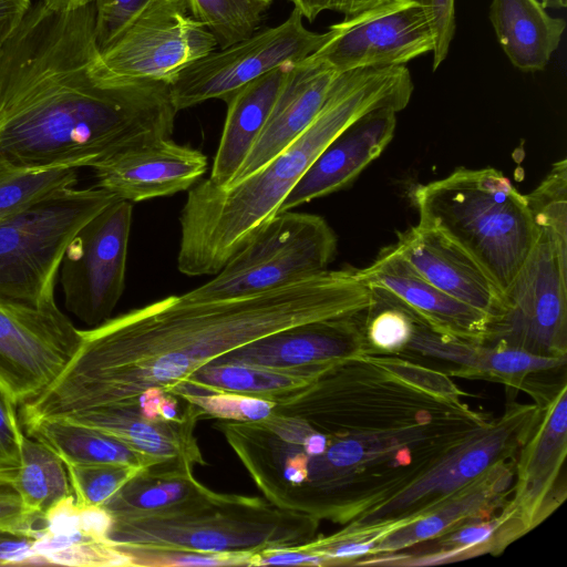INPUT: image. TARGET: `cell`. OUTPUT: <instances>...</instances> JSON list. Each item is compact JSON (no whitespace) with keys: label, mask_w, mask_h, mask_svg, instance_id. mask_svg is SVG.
<instances>
[{"label":"cell","mask_w":567,"mask_h":567,"mask_svg":"<svg viewBox=\"0 0 567 567\" xmlns=\"http://www.w3.org/2000/svg\"><path fill=\"white\" fill-rule=\"evenodd\" d=\"M447 373L395 354L332 362L275 399L257 456L286 511L347 525L483 427Z\"/></svg>","instance_id":"6da1fadb"},{"label":"cell","mask_w":567,"mask_h":567,"mask_svg":"<svg viewBox=\"0 0 567 567\" xmlns=\"http://www.w3.org/2000/svg\"><path fill=\"white\" fill-rule=\"evenodd\" d=\"M370 287L355 269L324 270L272 290L215 301L168 296L80 330L58 378L21 408L28 422L104 409L131 420L147 393L172 394L214 360L293 326L362 312Z\"/></svg>","instance_id":"7a4b0ae2"},{"label":"cell","mask_w":567,"mask_h":567,"mask_svg":"<svg viewBox=\"0 0 567 567\" xmlns=\"http://www.w3.org/2000/svg\"><path fill=\"white\" fill-rule=\"evenodd\" d=\"M95 1L31 7L0 53V163L92 167L126 150L172 137L169 83H111L99 55Z\"/></svg>","instance_id":"3957f363"},{"label":"cell","mask_w":567,"mask_h":567,"mask_svg":"<svg viewBox=\"0 0 567 567\" xmlns=\"http://www.w3.org/2000/svg\"><path fill=\"white\" fill-rule=\"evenodd\" d=\"M413 92L405 65L339 73L308 127L264 166L227 187L208 178L188 190L179 216L177 268L216 275L279 208L318 155L367 113L405 109Z\"/></svg>","instance_id":"277c9868"},{"label":"cell","mask_w":567,"mask_h":567,"mask_svg":"<svg viewBox=\"0 0 567 567\" xmlns=\"http://www.w3.org/2000/svg\"><path fill=\"white\" fill-rule=\"evenodd\" d=\"M111 543L125 553L248 555L305 544L319 520L264 497L203 492L168 508L112 518Z\"/></svg>","instance_id":"5b68a950"},{"label":"cell","mask_w":567,"mask_h":567,"mask_svg":"<svg viewBox=\"0 0 567 567\" xmlns=\"http://www.w3.org/2000/svg\"><path fill=\"white\" fill-rule=\"evenodd\" d=\"M412 200L420 225L464 248L504 291L539 236L526 195L493 167H458L416 186Z\"/></svg>","instance_id":"8992f818"},{"label":"cell","mask_w":567,"mask_h":567,"mask_svg":"<svg viewBox=\"0 0 567 567\" xmlns=\"http://www.w3.org/2000/svg\"><path fill=\"white\" fill-rule=\"evenodd\" d=\"M116 199L96 186L72 187L0 220V297L34 306L54 301L55 280L69 243Z\"/></svg>","instance_id":"52a82bcc"},{"label":"cell","mask_w":567,"mask_h":567,"mask_svg":"<svg viewBox=\"0 0 567 567\" xmlns=\"http://www.w3.org/2000/svg\"><path fill=\"white\" fill-rule=\"evenodd\" d=\"M538 415L536 402L509 401L501 416L489 419L391 498L342 529L381 539L423 517L492 465L516 458Z\"/></svg>","instance_id":"ba28073f"},{"label":"cell","mask_w":567,"mask_h":567,"mask_svg":"<svg viewBox=\"0 0 567 567\" xmlns=\"http://www.w3.org/2000/svg\"><path fill=\"white\" fill-rule=\"evenodd\" d=\"M337 236L316 214L286 210L269 219L204 285L187 291L183 302L250 296L312 277L328 269Z\"/></svg>","instance_id":"9c48e42d"},{"label":"cell","mask_w":567,"mask_h":567,"mask_svg":"<svg viewBox=\"0 0 567 567\" xmlns=\"http://www.w3.org/2000/svg\"><path fill=\"white\" fill-rule=\"evenodd\" d=\"M503 298V309L489 320L483 344L567 357V235L539 227Z\"/></svg>","instance_id":"30bf717a"},{"label":"cell","mask_w":567,"mask_h":567,"mask_svg":"<svg viewBox=\"0 0 567 567\" xmlns=\"http://www.w3.org/2000/svg\"><path fill=\"white\" fill-rule=\"evenodd\" d=\"M303 19L293 8L281 23L258 28L249 37L216 48L184 69L169 84L175 110L214 99L225 102L254 80L315 53L327 41L328 32L307 29Z\"/></svg>","instance_id":"8fae6325"},{"label":"cell","mask_w":567,"mask_h":567,"mask_svg":"<svg viewBox=\"0 0 567 567\" xmlns=\"http://www.w3.org/2000/svg\"><path fill=\"white\" fill-rule=\"evenodd\" d=\"M217 48L183 0H159L138 16L94 62L104 82H171Z\"/></svg>","instance_id":"7c38bea8"},{"label":"cell","mask_w":567,"mask_h":567,"mask_svg":"<svg viewBox=\"0 0 567 567\" xmlns=\"http://www.w3.org/2000/svg\"><path fill=\"white\" fill-rule=\"evenodd\" d=\"M132 203L116 199L72 238L59 272L68 311L89 327L109 318L125 288Z\"/></svg>","instance_id":"4fadbf2b"},{"label":"cell","mask_w":567,"mask_h":567,"mask_svg":"<svg viewBox=\"0 0 567 567\" xmlns=\"http://www.w3.org/2000/svg\"><path fill=\"white\" fill-rule=\"evenodd\" d=\"M81 341L55 300L34 306L0 297V386L17 405L39 396Z\"/></svg>","instance_id":"5bb4252c"},{"label":"cell","mask_w":567,"mask_h":567,"mask_svg":"<svg viewBox=\"0 0 567 567\" xmlns=\"http://www.w3.org/2000/svg\"><path fill=\"white\" fill-rule=\"evenodd\" d=\"M327 41L310 55L337 73L405 65L432 53L435 35L414 0H384L330 25Z\"/></svg>","instance_id":"9a60e30c"},{"label":"cell","mask_w":567,"mask_h":567,"mask_svg":"<svg viewBox=\"0 0 567 567\" xmlns=\"http://www.w3.org/2000/svg\"><path fill=\"white\" fill-rule=\"evenodd\" d=\"M539 415L515 461L507 503L526 532L543 523L566 498L567 384L564 381L534 399Z\"/></svg>","instance_id":"2e32d148"},{"label":"cell","mask_w":567,"mask_h":567,"mask_svg":"<svg viewBox=\"0 0 567 567\" xmlns=\"http://www.w3.org/2000/svg\"><path fill=\"white\" fill-rule=\"evenodd\" d=\"M365 311L286 328L210 363L286 369L374 353L365 338Z\"/></svg>","instance_id":"e0dca14e"},{"label":"cell","mask_w":567,"mask_h":567,"mask_svg":"<svg viewBox=\"0 0 567 567\" xmlns=\"http://www.w3.org/2000/svg\"><path fill=\"white\" fill-rule=\"evenodd\" d=\"M207 165L203 152L168 137L121 152L92 169L96 187L136 203L189 189Z\"/></svg>","instance_id":"ac0fdd59"},{"label":"cell","mask_w":567,"mask_h":567,"mask_svg":"<svg viewBox=\"0 0 567 567\" xmlns=\"http://www.w3.org/2000/svg\"><path fill=\"white\" fill-rule=\"evenodd\" d=\"M398 252L436 288L489 317L503 309V292L488 272L441 230L412 226L398 235Z\"/></svg>","instance_id":"d6986e66"},{"label":"cell","mask_w":567,"mask_h":567,"mask_svg":"<svg viewBox=\"0 0 567 567\" xmlns=\"http://www.w3.org/2000/svg\"><path fill=\"white\" fill-rule=\"evenodd\" d=\"M355 271L367 285L393 293L433 330L482 343L489 317L436 288L394 246L382 249L371 265Z\"/></svg>","instance_id":"ffe728a7"},{"label":"cell","mask_w":567,"mask_h":567,"mask_svg":"<svg viewBox=\"0 0 567 567\" xmlns=\"http://www.w3.org/2000/svg\"><path fill=\"white\" fill-rule=\"evenodd\" d=\"M396 113L391 107H382L351 124L312 162L278 213L291 210L351 184L392 141Z\"/></svg>","instance_id":"44dd1931"},{"label":"cell","mask_w":567,"mask_h":567,"mask_svg":"<svg viewBox=\"0 0 567 567\" xmlns=\"http://www.w3.org/2000/svg\"><path fill=\"white\" fill-rule=\"evenodd\" d=\"M414 329L404 352L437 359L454 365L449 375L499 382L509 389L530 392L534 374L565 367L567 357H540L523 350L486 346L442 334L415 313Z\"/></svg>","instance_id":"7402d4cb"},{"label":"cell","mask_w":567,"mask_h":567,"mask_svg":"<svg viewBox=\"0 0 567 567\" xmlns=\"http://www.w3.org/2000/svg\"><path fill=\"white\" fill-rule=\"evenodd\" d=\"M338 74L310 55L288 68L259 137L228 186L264 166L308 127Z\"/></svg>","instance_id":"603a6c76"},{"label":"cell","mask_w":567,"mask_h":567,"mask_svg":"<svg viewBox=\"0 0 567 567\" xmlns=\"http://www.w3.org/2000/svg\"><path fill=\"white\" fill-rule=\"evenodd\" d=\"M515 461L516 458H512L492 465L423 517L388 533L378 542L369 557L401 553L464 524L497 514L511 498Z\"/></svg>","instance_id":"cb8c5ba5"},{"label":"cell","mask_w":567,"mask_h":567,"mask_svg":"<svg viewBox=\"0 0 567 567\" xmlns=\"http://www.w3.org/2000/svg\"><path fill=\"white\" fill-rule=\"evenodd\" d=\"M281 66L254 80L234 94L208 179L226 187L259 137L285 81L288 68Z\"/></svg>","instance_id":"d4e9b609"},{"label":"cell","mask_w":567,"mask_h":567,"mask_svg":"<svg viewBox=\"0 0 567 567\" xmlns=\"http://www.w3.org/2000/svg\"><path fill=\"white\" fill-rule=\"evenodd\" d=\"M488 17L503 51L523 72L546 68L566 28L540 0H492Z\"/></svg>","instance_id":"484cf974"},{"label":"cell","mask_w":567,"mask_h":567,"mask_svg":"<svg viewBox=\"0 0 567 567\" xmlns=\"http://www.w3.org/2000/svg\"><path fill=\"white\" fill-rule=\"evenodd\" d=\"M508 503V502H507ZM527 532L507 504L497 514L464 524L440 537L430 548L419 555L398 553L374 556L368 565L432 566L454 563L481 555H497Z\"/></svg>","instance_id":"4316f807"},{"label":"cell","mask_w":567,"mask_h":567,"mask_svg":"<svg viewBox=\"0 0 567 567\" xmlns=\"http://www.w3.org/2000/svg\"><path fill=\"white\" fill-rule=\"evenodd\" d=\"M328 364L270 369L209 363L187 378L172 394L182 401L190 395L209 393H237L274 400L307 384Z\"/></svg>","instance_id":"83f0119b"},{"label":"cell","mask_w":567,"mask_h":567,"mask_svg":"<svg viewBox=\"0 0 567 567\" xmlns=\"http://www.w3.org/2000/svg\"><path fill=\"white\" fill-rule=\"evenodd\" d=\"M25 434L55 452L63 463L124 464L147 470L146 460L120 441L62 417H48L24 425Z\"/></svg>","instance_id":"f1b7e54d"},{"label":"cell","mask_w":567,"mask_h":567,"mask_svg":"<svg viewBox=\"0 0 567 567\" xmlns=\"http://www.w3.org/2000/svg\"><path fill=\"white\" fill-rule=\"evenodd\" d=\"M16 487L24 508L39 517L73 495L63 461L49 446L24 435Z\"/></svg>","instance_id":"f546056e"},{"label":"cell","mask_w":567,"mask_h":567,"mask_svg":"<svg viewBox=\"0 0 567 567\" xmlns=\"http://www.w3.org/2000/svg\"><path fill=\"white\" fill-rule=\"evenodd\" d=\"M206 488L193 473L141 471L102 507L112 518L168 508Z\"/></svg>","instance_id":"4dcf8cb0"},{"label":"cell","mask_w":567,"mask_h":567,"mask_svg":"<svg viewBox=\"0 0 567 567\" xmlns=\"http://www.w3.org/2000/svg\"><path fill=\"white\" fill-rule=\"evenodd\" d=\"M30 565L78 567L133 566L130 555L111 540H101L81 527L43 532L32 544Z\"/></svg>","instance_id":"1f68e13d"},{"label":"cell","mask_w":567,"mask_h":567,"mask_svg":"<svg viewBox=\"0 0 567 567\" xmlns=\"http://www.w3.org/2000/svg\"><path fill=\"white\" fill-rule=\"evenodd\" d=\"M78 167L29 168L0 163V220L78 184Z\"/></svg>","instance_id":"d6a6232c"},{"label":"cell","mask_w":567,"mask_h":567,"mask_svg":"<svg viewBox=\"0 0 567 567\" xmlns=\"http://www.w3.org/2000/svg\"><path fill=\"white\" fill-rule=\"evenodd\" d=\"M189 14L215 38L217 48L249 37L274 0H183Z\"/></svg>","instance_id":"836d02e7"},{"label":"cell","mask_w":567,"mask_h":567,"mask_svg":"<svg viewBox=\"0 0 567 567\" xmlns=\"http://www.w3.org/2000/svg\"><path fill=\"white\" fill-rule=\"evenodd\" d=\"M369 287L372 296L365 311L369 347L374 353H403L413 333L414 313L390 291L378 286Z\"/></svg>","instance_id":"e575fe53"},{"label":"cell","mask_w":567,"mask_h":567,"mask_svg":"<svg viewBox=\"0 0 567 567\" xmlns=\"http://www.w3.org/2000/svg\"><path fill=\"white\" fill-rule=\"evenodd\" d=\"M74 503L79 507H102L142 468L112 463L73 464L64 463Z\"/></svg>","instance_id":"d590c367"},{"label":"cell","mask_w":567,"mask_h":567,"mask_svg":"<svg viewBox=\"0 0 567 567\" xmlns=\"http://www.w3.org/2000/svg\"><path fill=\"white\" fill-rule=\"evenodd\" d=\"M183 401L197 405L204 417L228 421H254L267 417L275 401L237 393L190 395Z\"/></svg>","instance_id":"8d00e7d4"},{"label":"cell","mask_w":567,"mask_h":567,"mask_svg":"<svg viewBox=\"0 0 567 567\" xmlns=\"http://www.w3.org/2000/svg\"><path fill=\"white\" fill-rule=\"evenodd\" d=\"M159 0H95V39L106 49L138 16Z\"/></svg>","instance_id":"74e56055"},{"label":"cell","mask_w":567,"mask_h":567,"mask_svg":"<svg viewBox=\"0 0 567 567\" xmlns=\"http://www.w3.org/2000/svg\"><path fill=\"white\" fill-rule=\"evenodd\" d=\"M17 470L0 471V529L37 538L44 518L29 513L16 487Z\"/></svg>","instance_id":"f35d334b"},{"label":"cell","mask_w":567,"mask_h":567,"mask_svg":"<svg viewBox=\"0 0 567 567\" xmlns=\"http://www.w3.org/2000/svg\"><path fill=\"white\" fill-rule=\"evenodd\" d=\"M133 566H251L252 557L237 554L127 553Z\"/></svg>","instance_id":"ab89813d"},{"label":"cell","mask_w":567,"mask_h":567,"mask_svg":"<svg viewBox=\"0 0 567 567\" xmlns=\"http://www.w3.org/2000/svg\"><path fill=\"white\" fill-rule=\"evenodd\" d=\"M17 404L0 386V471L18 470L21 464L24 433Z\"/></svg>","instance_id":"60d3db41"},{"label":"cell","mask_w":567,"mask_h":567,"mask_svg":"<svg viewBox=\"0 0 567 567\" xmlns=\"http://www.w3.org/2000/svg\"><path fill=\"white\" fill-rule=\"evenodd\" d=\"M426 12L434 35L432 69L435 71L446 59L455 34V0H414Z\"/></svg>","instance_id":"b9f144b4"},{"label":"cell","mask_w":567,"mask_h":567,"mask_svg":"<svg viewBox=\"0 0 567 567\" xmlns=\"http://www.w3.org/2000/svg\"><path fill=\"white\" fill-rule=\"evenodd\" d=\"M34 538L0 529V566L30 565Z\"/></svg>","instance_id":"7bdbcfd3"},{"label":"cell","mask_w":567,"mask_h":567,"mask_svg":"<svg viewBox=\"0 0 567 567\" xmlns=\"http://www.w3.org/2000/svg\"><path fill=\"white\" fill-rule=\"evenodd\" d=\"M31 0H0V53L31 9Z\"/></svg>","instance_id":"ee69618b"},{"label":"cell","mask_w":567,"mask_h":567,"mask_svg":"<svg viewBox=\"0 0 567 567\" xmlns=\"http://www.w3.org/2000/svg\"><path fill=\"white\" fill-rule=\"evenodd\" d=\"M384 0H327V10H332L346 16L374 7Z\"/></svg>","instance_id":"f6af8a7d"},{"label":"cell","mask_w":567,"mask_h":567,"mask_svg":"<svg viewBox=\"0 0 567 567\" xmlns=\"http://www.w3.org/2000/svg\"><path fill=\"white\" fill-rule=\"evenodd\" d=\"M305 19L312 22L324 10L327 0H289Z\"/></svg>","instance_id":"bcb514c9"},{"label":"cell","mask_w":567,"mask_h":567,"mask_svg":"<svg viewBox=\"0 0 567 567\" xmlns=\"http://www.w3.org/2000/svg\"><path fill=\"white\" fill-rule=\"evenodd\" d=\"M54 9H74L84 6L82 0H41ZM93 2V1H92Z\"/></svg>","instance_id":"7dc6e473"},{"label":"cell","mask_w":567,"mask_h":567,"mask_svg":"<svg viewBox=\"0 0 567 567\" xmlns=\"http://www.w3.org/2000/svg\"><path fill=\"white\" fill-rule=\"evenodd\" d=\"M546 9H564L567 6V0H540Z\"/></svg>","instance_id":"c3c4849f"},{"label":"cell","mask_w":567,"mask_h":567,"mask_svg":"<svg viewBox=\"0 0 567 567\" xmlns=\"http://www.w3.org/2000/svg\"><path fill=\"white\" fill-rule=\"evenodd\" d=\"M84 3H90L92 1H95V0H82Z\"/></svg>","instance_id":"681fc988"}]
</instances>
